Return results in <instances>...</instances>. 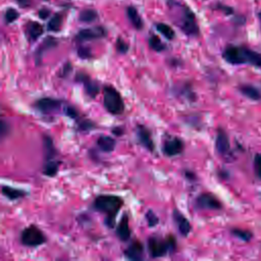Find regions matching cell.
<instances>
[{
    "mask_svg": "<svg viewBox=\"0 0 261 261\" xmlns=\"http://www.w3.org/2000/svg\"><path fill=\"white\" fill-rule=\"evenodd\" d=\"M222 58L232 65L250 64L261 69V53L245 46H226L222 52Z\"/></svg>",
    "mask_w": 261,
    "mask_h": 261,
    "instance_id": "cell-1",
    "label": "cell"
},
{
    "mask_svg": "<svg viewBox=\"0 0 261 261\" xmlns=\"http://www.w3.org/2000/svg\"><path fill=\"white\" fill-rule=\"evenodd\" d=\"M123 206V200L116 195H99L93 202V208L101 213H105V224L113 228L115 218Z\"/></svg>",
    "mask_w": 261,
    "mask_h": 261,
    "instance_id": "cell-2",
    "label": "cell"
},
{
    "mask_svg": "<svg viewBox=\"0 0 261 261\" xmlns=\"http://www.w3.org/2000/svg\"><path fill=\"white\" fill-rule=\"evenodd\" d=\"M147 247L152 258H160L167 253L174 252L176 248V240L172 234H168L164 240L157 237H150L147 241Z\"/></svg>",
    "mask_w": 261,
    "mask_h": 261,
    "instance_id": "cell-3",
    "label": "cell"
},
{
    "mask_svg": "<svg viewBox=\"0 0 261 261\" xmlns=\"http://www.w3.org/2000/svg\"><path fill=\"white\" fill-rule=\"evenodd\" d=\"M103 104L105 109L113 115H119L124 110L123 99L112 86H105L103 88Z\"/></svg>",
    "mask_w": 261,
    "mask_h": 261,
    "instance_id": "cell-4",
    "label": "cell"
},
{
    "mask_svg": "<svg viewBox=\"0 0 261 261\" xmlns=\"http://www.w3.org/2000/svg\"><path fill=\"white\" fill-rule=\"evenodd\" d=\"M46 241L44 232L33 224L27 226L20 233V242L25 247H39L46 243Z\"/></svg>",
    "mask_w": 261,
    "mask_h": 261,
    "instance_id": "cell-5",
    "label": "cell"
},
{
    "mask_svg": "<svg viewBox=\"0 0 261 261\" xmlns=\"http://www.w3.org/2000/svg\"><path fill=\"white\" fill-rule=\"evenodd\" d=\"M178 25L187 36L197 37L199 35L200 30L197 23L196 16L188 6H182V13H181L180 22Z\"/></svg>",
    "mask_w": 261,
    "mask_h": 261,
    "instance_id": "cell-6",
    "label": "cell"
},
{
    "mask_svg": "<svg viewBox=\"0 0 261 261\" xmlns=\"http://www.w3.org/2000/svg\"><path fill=\"white\" fill-rule=\"evenodd\" d=\"M196 207L202 210H219L222 208V204L213 194L202 193L196 199Z\"/></svg>",
    "mask_w": 261,
    "mask_h": 261,
    "instance_id": "cell-7",
    "label": "cell"
},
{
    "mask_svg": "<svg viewBox=\"0 0 261 261\" xmlns=\"http://www.w3.org/2000/svg\"><path fill=\"white\" fill-rule=\"evenodd\" d=\"M62 104L61 100L54 99L52 97H43L38 99L34 103V108L37 109L38 111L44 113V114H49L52 112H55L60 109Z\"/></svg>",
    "mask_w": 261,
    "mask_h": 261,
    "instance_id": "cell-8",
    "label": "cell"
},
{
    "mask_svg": "<svg viewBox=\"0 0 261 261\" xmlns=\"http://www.w3.org/2000/svg\"><path fill=\"white\" fill-rule=\"evenodd\" d=\"M184 142L178 137H170L165 139L162 144V151L168 157L179 155L184 151Z\"/></svg>",
    "mask_w": 261,
    "mask_h": 261,
    "instance_id": "cell-9",
    "label": "cell"
},
{
    "mask_svg": "<svg viewBox=\"0 0 261 261\" xmlns=\"http://www.w3.org/2000/svg\"><path fill=\"white\" fill-rule=\"evenodd\" d=\"M107 32L103 27H94V28H89V29H83L77 32L75 35L74 39L77 42H83V41H90V40H96V39H101L106 36Z\"/></svg>",
    "mask_w": 261,
    "mask_h": 261,
    "instance_id": "cell-10",
    "label": "cell"
},
{
    "mask_svg": "<svg viewBox=\"0 0 261 261\" xmlns=\"http://www.w3.org/2000/svg\"><path fill=\"white\" fill-rule=\"evenodd\" d=\"M75 82L77 83H82L84 85V88H85V91L86 93L88 94V96H90L91 98H95L97 96V94L99 93L100 91V87H99V84L92 80L91 76H89L87 73L85 72H81L79 71L76 74H75Z\"/></svg>",
    "mask_w": 261,
    "mask_h": 261,
    "instance_id": "cell-11",
    "label": "cell"
},
{
    "mask_svg": "<svg viewBox=\"0 0 261 261\" xmlns=\"http://www.w3.org/2000/svg\"><path fill=\"white\" fill-rule=\"evenodd\" d=\"M215 149L221 156H226L230 151V144L227 134L222 128H218L215 138Z\"/></svg>",
    "mask_w": 261,
    "mask_h": 261,
    "instance_id": "cell-12",
    "label": "cell"
},
{
    "mask_svg": "<svg viewBox=\"0 0 261 261\" xmlns=\"http://www.w3.org/2000/svg\"><path fill=\"white\" fill-rule=\"evenodd\" d=\"M172 218H173V221L178 229V232L182 237H188L192 230V225H191L189 219L177 209L173 210Z\"/></svg>",
    "mask_w": 261,
    "mask_h": 261,
    "instance_id": "cell-13",
    "label": "cell"
},
{
    "mask_svg": "<svg viewBox=\"0 0 261 261\" xmlns=\"http://www.w3.org/2000/svg\"><path fill=\"white\" fill-rule=\"evenodd\" d=\"M137 137L140 142V144L146 148L148 151L153 152L155 149V144L152 139L150 130L143 124L137 125Z\"/></svg>",
    "mask_w": 261,
    "mask_h": 261,
    "instance_id": "cell-14",
    "label": "cell"
},
{
    "mask_svg": "<svg viewBox=\"0 0 261 261\" xmlns=\"http://www.w3.org/2000/svg\"><path fill=\"white\" fill-rule=\"evenodd\" d=\"M143 254H144L143 244L140 241H138V240H134L130 243V245L123 251V255L127 259L135 260V261L142 260Z\"/></svg>",
    "mask_w": 261,
    "mask_h": 261,
    "instance_id": "cell-15",
    "label": "cell"
},
{
    "mask_svg": "<svg viewBox=\"0 0 261 261\" xmlns=\"http://www.w3.org/2000/svg\"><path fill=\"white\" fill-rule=\"evenodd\" d=\"M58 44L57 39H55L54 37H47L44 39V41L42 42V44L38 47V49L35 52V60L37 64H40V61L42 60V57L44 55V53L54 47H56Z\"/></svg>",
    "mask_w": 261,
    "mask_h": 261,
    "instance_id": "cell-16",
    "label": "cell"
},
{
    "mask_svg": "<svg viewBox=\"0 0 261 261\" xmlns=\"http://www.w3.org/2000/svg\"><path fill=\"white\" fill-rule=\"evenodd\" d=\"M116 236L120 241H128L130 238V228L128 224V215L123 214L117 227H116Z\"/></svg>",
    "mask_w": 261,
    "mask_h": 261,
    "instance_id": "cell-17",
    "label": "cell"
},
{
    "mask_svg": "<svg viewBox=\"0 0 261 261\" xmlns=\"http://www.w3.org/2000/svg\"><path fill=\"white\" fill-rule=\"evenodd\" d=\"M25 35L30 41L38 40L44 33V28L37 21H29L25 24Z\"/></svg>",
    "mask_w": 261,
    "mask_h": 261,
    "instance_id": "cell-18",
    "label": "cell"
},
{
    "mask_svg": "<svg viewBox=\"0 0 261 261\" xmlns=\"http://www.w3.org/2000/svg\"><path fill=\"white\" fill-rule=\"evenodd\" d=\"M239 91L247 98L254 100V101H259L261 100V92L258 88H256L253 85L250 84H243L239 86Z\"/></svg>",
    "mask_w": 261,
    "mask_h": 261,
    "instance_id": "cell-19",
    "label": "cell"
},
{
    "mask_svg": "<svg viewBox=\"0 0 261 261\" xmlns=\"http://www.w3.org/2000/svg\"><path fill=\"white\" fill-rule=\"evenodd\" d=\"M43 150H44V158L45 161L47 160H53L56 157L57 150L54 147L53 141L51 137L44 135L43 136Z\"/></svg>",
    "mask_w": 261,
    "mask_h": 261,
    "instance_id": "cell-20",
    "label": "cell"
},
{
    "mask_svg": "<svg viewBox=\"0 0 261 261\" xmlns=\"http://www.w3.org/2000/svg\"><path fill=\"white\" fill-rule=\"evenodd\" d=\"M96 144L98 146V148L103 151V152H106V153H109V152H112L115 148V145H116V142L113 138L109 137V136H99L97 138V141H96Z\"/></svg>",
    "mask_w": 261,
    "mask_h": 261,
    "instance_id": "cell-21",
    "label": "cell"
},
{
    "mask_svg": "<svg viewBox=\"0 0 261 261\" xmlns=\"http://www.w3.org/2000/svg\"><path fill=\"white\" fill-rule=\"evenodd\" d=\"M126 15H127L128 20L130 21V23L133 24V27L136 30H142L143 29V25H144L143 19L140 16V14H139L138 10L136 9V7L128 6L126 8Z\"/></svg>",
    "mask_w": 261,
    "mask_h": 261,
    "instance_id": "cell-22",
    "label": "cell"
},
{
    "mask_svg": "<svg viewBox=\"0 0 261 261\" xmlns=\"http://www.w3.org/2000/svg\"><path fill=\"white\" fill-rule=\"evenodd\" d=\"M1 193L9 200H17L23 198L25 196V192L20 189H15L10 186H3L1 189Z\"/></svg>",
    "mask_w": 261,
    "mask_h": 261,
    "instance_id": "cell-23",
    "label": "cell"
},
{
    "mask_svg": "<svg viewBox=\"0 0 261 261\" xmlns=\"http://www.w3.org/2000/svg\"><path fill=\"white\" fill-rule=\"evenodd\" d=\"M59 165H60V161H58L56 159L47 160V161H45V163L43 165L42 172H43L44 175L52 177V176L56 175V173L58 172Z\"/></svg>",
    "mask_w": 261,
    "mask_h": 261,
    "instance_id": "cell-24",
    "label": "cell"
},
{
    "mask_svg": "<svg viewBox=\"0 0 261 261\" xmlns=\"http://www.w3.org/2000/svg\"><path fill=\"white\" fill-rule=\"evenodd\" d=\"M62 21H63V16L61 13H56L54 14L50 20L47 23V29L50 32H58L61 29L62 25Z\"/></svg>",
    "mask_w": 261,
    "mask_h": 261,
    "instance_id": "cell-25",
    "label": "cell"
},
{
    "mask_svg": "<svg viewBox=\"0 0 261 261\" xmlns=\"http://www.w3.org/2000/svg\"><path fill=\"white\" fill-rule=\"evenodd\" d=\"M98 17H99V15H98L97 11L94 10V9H84V10H82V11L80 12V15H79L80 21L86 22V23L93 22V21H95Z\"/></svg>",
    "mask_w": 261,
    "mask_h": 261,
    "instance_id": "cell-26",
    "label": "cell"
},
{
    "mask_svg": "<svg viewBox=\"0 0 261 261\" xmlns=\"http://www.w3.org/2000/svg\"><path fill=\"white\" fill-rule=\"evenodd\" d=\"M156 30H157L163 37H165L167 40H173L174 37H175V33H174L173 29H172L170 25H168V24H166V23H164V22H158V23H156Z\"/></svg>",
    "mask_w": 261,
    "mask_h": 261,
    "instance_id": "cell-27",
    "label": "cell"
},
{
    "mask_svg": "<svg viewBox=\"0 0 261 261\" xmlns=\"http://www.w3.org/2000/svg\"><path fill=\"white\" fill-rule=\"evenodd\" d=\"M148 43H149V46L156 52H161L165 50V45L162 43L160 38L156 35H151V37L148 40Z\"/></svg>",
    "mask_w": 261,
    "mask_h": 261,
    "instance_id": "cell-28",
    "label": "cell"
},
{
    "mask_svg": "<svg viewBox=\"0 0 261 261\" xmlns=\"http://www.w3.org/2000/svg\"><path fill=\"white\" fill-rule=\"evenodd\" d=\"M231 234H233L236 238L242 240L243 242H249L252 239V232L250 230L242 229V228H232Z\"/></svg>",
    "mask_w": 261,
    "mask_h": 261,
    "instance_id": "cell-29",
    "label": "cell"
},
{
    "mask_svg": "<svg viewBox=\"0 0 261 261\" xmlns=\"http://www.w3.org/2000/svg\"><path fill=\"white\" fill-rule=\"evenodd\" d=\"M19 17V13L14 8H7L4 13V20L6 23H11Z\"/></svg>",
    "mask_w": 261,
    "mask_h": 261,
    "instance_id": "cell-30",
    "label": "cell"
},
{
    "mask_svg": "<svg viewBox=\"0 0 261 261\" xmlns=\"http://www.w3.org/2000/svg\"><path fill=\"white\" fill-rule=\"evenodd\" d=\"M145 218H146V222L148 224L149 227H153L156 226L159 223V218L158 216L152 211V210H148L145 213Z\"/></svg>",
    "mask_w": 261,
    "mask_h": 261,
    "instance_id": "cell-31",
    "label": "cell"
},
{
    "mask_svg": "<svg viewBox=\"0 0 261 261\" xmlns=\"http://www.w3.org/2000/svg\"><path fill=\"white\" fill-rule=\"evenodd\" d=\"M94 127H96V124H95L92 120L85 119V120H82V121H79V122H77V128H79V130H81V132L91 130V129L94 128Z\"/></svg>",
    "mask_w": 261,
    "mask_h": 261,
    "instance_id": "cell-32",
    "label": "cell"
},
{
    "mask_svg": "<svg viewBox=\"0 0 261 261\" xmlns=\"http://www.w3.org/2000/svg\"><path fill=\"white\" fill-rule=\"evenodd\" d=\"M115 48H116V51L120 54H125L127 51H128V44L125 43L122 39L118 38L115 42Z\"/></svg>",
    "mask_w": 261,
    "mask_h": 261,
    "instance_id": "cell-33",
    "label": "cell"
},
{
    "mask_svg": "<svg viewBox=\"0 0 261 261\" xmlns=\"http://www.w3.org/2000/svg\"><path fill=\"white\" fill-rule=\"evenodd\" d=\"M77 56L81 59H90L92 57V53H91V49L89 47H85V46H81L77 48Z\"/></svg>",
    "mask_w": 261,
    "mask_h": 261,
    "instance_id": "cell-34",
    "label": "cell"
},
{
    "mask_svg": "<svg viewBox=\"0 0 261 261\" xmlns=\"http://www.w3.org/2000/svg\"><path fill=\"white\" fill-rule=\"evenodd\" d=\"M254 169L259 179H261V154L258 153L254 157Z\"/></svg>",
    "mask_w": 261,
    "mask_h": 261,
    "instance_id": "cell-35",
    "label": "cell"
},
{
    "mask_svg": "<svg viewBox=\"0 0 261 261\" xmlns=\"http://www.w3.org/2000/svg\"><path fill=\"white\" fill-rule=\"evenodd\" d=\"M64 112H65V115H67L68 117H70L72 119H77V117H79L77 110L72 106H66L64 108Z\"/></svg>",
    "mask_w": 261,
    "mask_h": 261,
    "instance_id": "cell-36",
    "label": "cell"
},
{
    "mask_svg": "<svg viewBox=\"0 0 261 261\" xmlns=\"http://www.w3.org/2000/svg\"><path fill=\"white\" fill-rule=\"evenodd\" d=\"M71 70H72V67H71L70 62H66V63L62 66V68L60 69V71L58 72V76H60V77H65V76H67V75L70 73Z\"/></svg>",
    "mask_w": 261,
    "mask_h": 261,
    "instance_id": "cell-37",
    "label": "cell"
},
{
    "mask_svg": "<svg viewBox=\"0 0 261 261\" xmlns=\"http://www.w3.org/2000/svg\"><path fill=\"white\" fill-rule=\"evenodd\" d=\"M8 129H9V125L5 120H1L0 123V134H1V138L3 139L7 134H8Z\"/></svg>",
    "mask_w": 261,
    "mask_h": 261,
    "instance_id": "cell-38",
    "label": "cell"
},
{
    "mask_svg": "<svg viewBox=\"0 0 261 261\" xmlns=\"http://www.w3.org/2000/svg\"><path fill=\"white\" fill-rule=\"evenodd\" d=\"M49 15H50V10L47 9V8H42V9L39 11V17H40L41 19H46Z\"/></svg>",
    "mask_w": 261,
    "mask_h": 261,
    "instance_id": "cell-39",
    "label": "cell"
},
{
    "mask_svg": "<svg viewBox=\"0 0 261 261\" xmlns=\"http://www.w3.org/2000/svg\"><path fill=\"white\" fill-rule=\"evenodd\" d=\"M185 175L189 180H195L196 179V174L190 170H186L185 171Z\"/></svg>",
    "mask_w": 261,
    "mask_h": 261,
    "instance_id": "cell-40",
    "label": "cell"
},
{
    "mask_svg": "<svg viewBox=\"0 0 261 261\" xmlns=\"http://www.w3.org/2000/svg\"><path fill=\"white\" fill-rule=\"evenodd\" d=\"M112 133L115 135V136H121L123 134V129L122 127L120 126H116V127H113L112 128Z\"/></svg>",
    "mask_w": 261,
    "mask_h": 261,
    "instance_id": "cell-41",
    "label": "cell"
},
{
    "mask_svg": "<svg viewBox=\"0 0 261 261\" xmlns=\"http://www.w3.org/2000/svg\"><path fill=\"white\" fill-rule=\"evenodd\" d=\"M16 1L18 2L19 6H21V7H27V6H29L30 3H31L30 0H16Z\"/></svg>",
    "mask_w": 261,
    "mask_h": 261,
    "instance_id": "cell-42",
    "label": "cell"
},
{
    "mask_svg": "<svg viewBox=\"0 0 261 261\" xmlns=\"http://www.w3.org/2000/svg\"><path fill=\"white\" fill-rule=\"evenodd\" d=\"M258 17H259V19H260V23H261V11L258 13Z\"/></svg>",
    "mask_w": 261,
    "mask_h": 261,
    "instance_id": "cell-43",
    "label": "cell"
}]
</instances>
